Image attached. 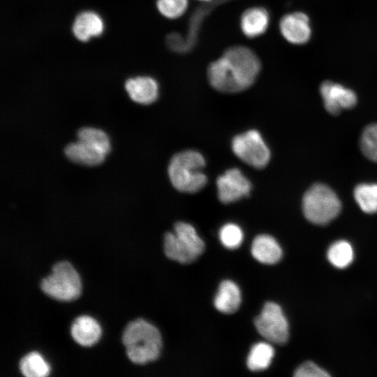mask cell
Segmentation results:
<instances>
[{
  "mask_svg": "<svg viewBox=\"0 0 377 377\" xmlns=\"http://www.w3.org/2000/svg\"><path fill=\"white\" fill-rule=\"evenodd\" d=\"M260 71L257 55L249 48L235 46L208 67L207 77L211 85L223 93L245 90L256 80Z\"/></svg>",
  "mask_w": 377,
  "mask_h": 377,
  "instance_id": "6da1fadb",
  "label": "cell"
},
{
  "mask_svg": "<svg viewBox=\"0 0 377 377\" xmlns=\"http://www.w3.org/2000/svg\"><path fill=\"white\" fill-rule=\"evenodd\" d=\"M122 342L128 357L135 364L155 360L159 356L162 346L158 330L142 318L133 320L126 326Z\"/></svg>",
  "mask_w": 377,
  "mask_h": 377,
  "instance_id": "7a4b0ae2",
  "label": "cell"
},
{
  "mask_svg": "<svg viewBox=\"0 0 377 377\" xmlns=\"http://www.w3.org/2000/svg\"><path fill=\"white\" fill-rule=\"evenodd\" d=\"M205 166V159L199 151L188 149L177 153L168 165L170 181L177 191L196 193L207 182L202 171Z\"/></svg>",
  "mask_w": 377,
  "mask_h": 377,
  "instance_id": "3957f363",
  "label": "cell"
},
{
  "mask_svg": "<svg viewBox=\"0 0 377 377\" xmlns=\"http://www.w3.org/2000/svg\"><path fill=\"white\" fill-rule=\"evenodd\" d=\"M341 209L339 197L331 188L323 184H313L303 196L304 215L314 224L325 225L330 223L339 215Z\"/></svg>",
  "mask_w": 377,
  "mask_h": 377,
  "instance_id": "277c9868",
  "label": "cell"
},
{
  "mask_svg": "<svg viewBox=\"0 0 377 377\" xmlns=\"http://www.w3.org/2000/svg\"><path fill=\"white\" fill-rule=\"evenodd\" d=\"M47 295L61 301L76 299L81 292L80 276L73 265L67 261H60L52 268V274L43 278L40 284Z\"/></svg>",
  "mask_w": 377,
  "mask_h": 377,
  "instance_id": "5b68a950",
  "label": "cell"
},
{
  "mask_svg": "<svg viewBox=\"0 0 377 377\" xmlns=\"http://www.w3.org/2000/svg\"><path fill=\"white\" fill-rule=\"evenodd\" d=\"M231 147L240 160L255 168H263L270 160L269 149L257 130H249L235 135L231 142Z\"/></svg>",
  "mask_w": 377,
  "mask_h": 377,
  "instance_id": "8992f818",
  "label": "cell"
},
{
  "mask_svg": "<svg viewBox=\"0 0 377 377\" xmlns=\"http://www.w3.org/2000/svg\"><path fill=\"white\" fill-rule=\"evenodd\" d=\"M254 324L259 334L270 342L283 344L288 339V320L281 306L274 302H268L264 305Z\"/></svg>",
  "mask_w": 377,
  "mask_h": 377,
  "instance_id": "52a82bcc",
  "label": "cell"
},
{
  "mask_svg": "<svg viewBox=\"0 0 377 377\" xmlns=\"http://www.w3.org/2000/svg\"><path fill=\"white\" fill-rule=\"evenodd\" d=\"M216 183L219 199L225 204L248 196L252 188L251 182L236 168H230L219 176Z\"/></svg>",
  "mask_w": 377,
  "mask_h": 377,
  "instance_id": "ba28073f",
  "label": "cell"
},
{
  "mask_svg": "<svg viewBox=\"0 0 377 377\" xmlns=\"http://www.w3.org/2000/svg\"><path fill=\"white\" fill-rule=\"evenodd\" d=\"M320 93L325 110L333 115L339 114L343 109L353 108L357 101L353 90L331 81H325L321 84Z\"/></svg>",
  "mask_w": 377,
  "mask_h": 377,
  "instance_id": "9c48e42d",
  "label": "cell"
},
{
  "mask_svg": "<svg viewBox=\"0 0 377 377\" xmlns=\"http://www.w3.org/2000/svg\"><path fill=\"white\" fill-rule=\"evenodd\" d=\"M279 27L283 36L288 42L296 45L306 43L311 35L309 18L302 12L284 15L280 21Z\"/></svg>",
  "mask_w": 377,
  "mask_h": 377,
  "instance_id": "30bf717a",
  "label": "cell"
},
{
  "mask_svg": "<svg viewBox=\"0 0 377 377\" xmlns=\"http://www.w3.org/2000/svg\"><path fill=\"white\" fill-rule=\"evenodd\" d=\"M105 30V22L102 17L94 10H83L75 17L72 24L74 37L80 42H87L98 37Z\"/></svg>",
  "mask_w": 377,
  "mask_h": 377,
  "instance_id": "8fae6325",
  "label": "cell"
},
{
  "mask_svg": "<svg viewBox=\"0 0 377 377\" xmlns=\"http://www.w3.org/2000/svg\"><path fill=\"white\" fill-rule=\"evenodd\" d=\"M124 87L131 99L140 104H151L158 98V85L149 76L130 77L125 82Z\"/></svg>",
  "mask_w": 377,
  "mask_h": 377,
  "instance_id": "7c38bea8",
  "label": "cell"
},
{
  "mask_svg": "<svg viewBox=\"0 0 377 377\" xmlns=\"http://www.w3.org/2000/svg\"><path fill=\"white\" fill-rule=\"evenodd\" d=\"M64 153L71 161L87 166L101 164L106 156L98 148L78 140L68 144L64 149Z\"/></svg>",
  "mask_w": 377,
  "mask_h": 377,
  "instance_id": "4fadbf2b",
  "label": "cell"
},
{
  "mask_svg": "<svg viewBox=\"0 0 377 377\" xmlns=\"http://www.w3.org/2000/svg\"><path fill=\"white\" fill-rule=\"evenodd\" d=\"M73 339L82 346H91L98 341L101 329L98 322L89 316L76 318L71 327Z\"/></svg>",
  "mask_w": 377,
  "mask_h": 377,
  "instance_id": "5bb4252c",
  "label": "cell"
},
{
  "mask_svg": "<svg viewBox=\"0 0 377 377\" xmlns=\"http://www.w3.org/2000/svg\"><path fill=\"white\" fill-rule=\"evenodd\" d=\"M253 258L261 263L272 265L282 257V250L276 240L269 235L256 237L251 246Z\"/></svg>",
  "mask_w": 377,
  "mask_h": 377,
  "instance_id": "9a60e30c",
  "label": "cell"
},
{
  "mask_svg": "<svg viewBox=\"0 0 377 377\" xmlns=\"http://www.w3.org/2000/svg\"><path fill=\"white\" fill-rule=\"evenodd\" d=\"M240 303L241 293L237 285L229 280L222 281L214 300L216 309L224 313H232L238 309Z\"/></svg>",
  "mask_w": 377,
  "mask_h": 377,
  "instance_id": "2e32d148",
  "label": "cell"
},
{
  "mask_svg": "<svg viewBox=\"0 0 377 377\" xmlns=\"http://www.w3.org/2000/svg\"><path fill=\"white\" fill-rule=\"evenodd\" d=\"M269 24V14L264 8L256 7L246 10L241 17V28L250 38L263 34Z\"/></svg>",
  "mask_w": 377,
  "mask_h": 377,
  "instance_id": "e0dca14e",
  "label": "cell"
},
{
  "mask_svg": "<svg viewBox=\"0 0 377 377\" xmlns=\"http://www.w3.org/2000/svg\"><path fill=\"white\" fill-rule=\"evenodd\" d=\"M164 251L168 258L180 263H190L197 258L174 232L165 233L164 236Z\"/></svg>",
  "mask_w": 377,
  "mask_h": 377,
  "instance_id": "ac0fdd59",
  "label": "cell"
},
{
  "mask_svg": "<svg viewBox=\"0 0 377 377\" xmlns=\"http://www.w3.org/2000/svg\"><path fill=\"white\" fill-rule=\"evenodd\" d=\"M274 355L273 347L265 342L257 343L252 346L247 357V367L251 371L267 369Z\"/></svg>",
  "mask_w": 377,
  "mask_h": 377,
  "instance_id": "d6986e66",
  "label": "cell"
},
{
  "mask_svg": "<svg viewBox=\"0 0 377 377\" xmlns=\"http://www.w3.org/2000/svg\"><path fill=\"white\" fill-rule=\"evenodd\" d=\"M174 232L195 256L202 254L205 244L193 226L185 222H177L175 225Z\"/></svg>",
  "mask_w": 377,
  "mask_h": 377,
  "instance_id": "ffe728a7",
  "label": "cell"
},
{
  "mask_svg": "<svg viewBox=\"0 0 377 377\" xmlns=\"http://www.w3.org/2000/svg\"><path fill=\"white\" fill-rule=\"evenodd\" d=\"M19 369L26 377H45L50 373L49 365L36 352L24 355L19 362Z\"/></svg>",
  "mask_w": 377,
  "mask_h": 377,
  "instance_id": "44dd1931",
  "label": "cell"
},
{
  "mask_svg": "<svg viewBox=\"0 0 377 377\" xmlns=\"http://www.w3.org/2000/svg\"><path fill=\"white\" fill-rule=\"evenodd\" d=\"M354 198L360 209L367 213L377 212V184H360L353 191Z\"/></svg>",
  "mask_w": 377,
  "mask_h": 377,
  "instance_id": "7402d4cb",
  "label": "cell"
},
{
  "mask_svg": "<svg viewBox=\"0 0 377 377\" xmlns=\"http://www.w3.org/2000/svg\"><path fill=\"white\" fill-rule=\"evenodd\" d=\"M327 255L329 261L332 265L343 269L351 264L354 253L349 242L345 240H339L330 246Z\"/></svg>",
  "mask_w": 377,
  "mask_h": 377,
  "instance_id": "603a6c76",
  "label": "cell"
},
{
  "mask_svg": "<svg viewBox=\"0 0 377 377\" xmlns=\"http://www.w3.org/2000/svg\"><path fill=\"white\" fill-rule=\"evenodd\" d=\"M77 140L93 145L106 154L110 150V140L102 130L93 127H83L77 133Z\"/></svg>",
  "mask_w": 377,
  "mask_h": 377,
  "instance_id": "cb8c5ba5",
  "label": "cell"
},
{
  "mask_svg": "<svg viewBox=\"0 0 377 377\" xmlns=\"http://www.w3.org/2000/svg\"><path fill=\"white\" fill-rule=\"evenodd\" d=\"M360 147L366 158L377 162V123L364 128L360 139Z\"/></svg>",
  "mask_w": 377,
  "mask_h": 377,
  "instance_id": "d4e9b609",
  "label": "cell"
},
{
  "mask_svg": "<svg viewBox=\"0 0 377 377\" xmlns=\"http://www.w3.org/2000/svg\"><path fill=\"white\" fill-rule=\"evenodd\" d=\"M219 235L221 244L230 249L238 248L244 238L241 228L232 223L223 225L219 230Z\"/></svg>",
  "mask_w": 377,
  "mask_h": 377,
  "instance_id": "484cf974",
  "label": "cell"
},
{
  "mask_svg": "<svg viewBox=\"0 0 377 377\" xmlns=\"http://www.w3.org/2000/svg\"><path fill=\"white\" fill-rule=\"evenodd\" d=\"M187 0H157L159 13L167 18L175 19L181 16L187 8Z\"/></svg>",
  "mask_w": 377,
  "mask_h": 377,
  "instance_id": "4316f807",
  "label": "cell"
},
{
  "mask_svg": "<svg viewBox=\"0 0 377 377\" xmlns=\"http://www.w3.org/2000/svg\"><path fill=\"white\" fill-rule=\"evenodd\" d=\"M297 377H327L330 374L315 363L308 361L301 364L295 371Z\"/></svg>",
  "mask_w": 377,
  "mask_h": 377,
  "instance_id": "83f0119b",
  "label": "cell"
},
{
  "mask_svg": "<svg viewBox=\"0 0 377 377\" xmlns=\"http://www.w3.org/2000/svg\"><path fill=\"white\" fill-rule=\"evenodd\" d=\"M201 1H210V0H201Z\"/></svg>",
  "mask_w": 377,
  "mask_h": 377,
  "instance_id": "f1b7e54d",
  "label": "cell"
}]
</instances>
